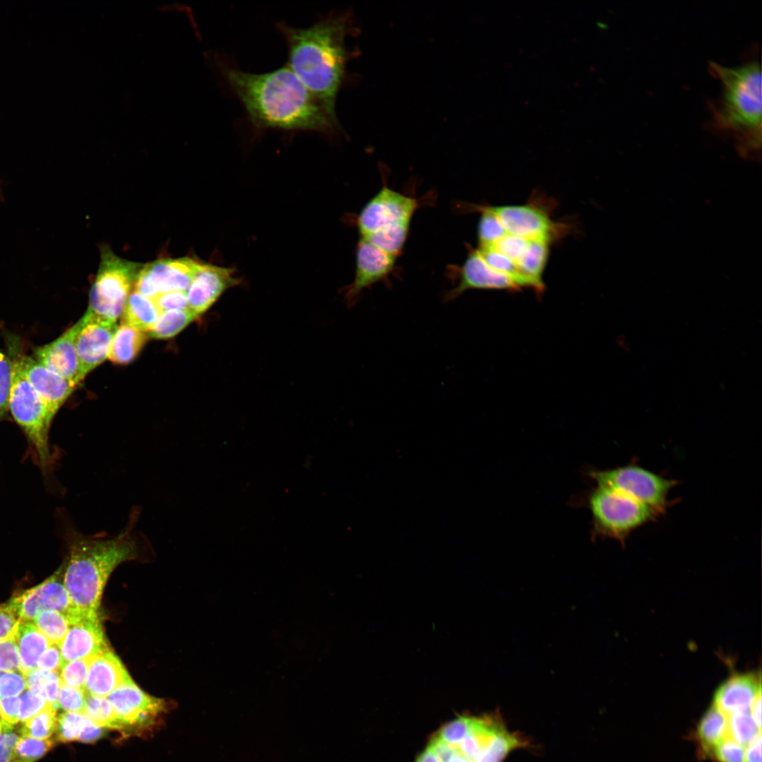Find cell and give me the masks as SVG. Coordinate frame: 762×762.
<instances>
[{"label": "cell", "mask_w": 762, "mask_h": 762, "mask_svg": "<svg viewBox=\"0 0 762 762\" xmlns=\"http://www.w3.org/2000/svg\"><path fill=\"white\" fill-rule=\"evenodd\" d=\"M240 281L233 268L200 260L186 291L188 309L200 316Z\"/></svg>", "instance_id": "obj_15"}, {"label": "cell", "mask_w": 762, "mask_h": 762, "mask_svg": "<svg viewBox=\"0 0 762 762\" xmlns=\"http://www.w3.org/2000/svg\"><path fill=\"white\" fill-rule=\"evenodd\" d=\"M761 733L749 710L727 715L728 736L742 746H746Z\"/></svg>", "instance_id": "obj_34"}, {"label": "cell", "mask_w": 762, "mask_h": 762, "mask_svg": "<svg viewBox=\"0 0 762 762\" xmlns=\"http://www.w3.org/2000/svg\"><path fill=\"white\" fill-rule=\"evenodd\" d=\"M16 629L17 628L7 637L0 640L1 672L20 671V658L16 638Z\"/></svg>", "instance_id": "obj_40"}, {"label": "cell", "mask_w": 762, "mask_h": 762, "mask_svg": "<svg viewBox=\"0 0 762 762\" xmlns=\"http://www.w3.org/2000/svg\"><path fill=\"white\" fill-rule=\"evenodd\" d=\"M160 314L151 298L133 290L129 294L123 309L121 325L147 332L155 324Z\"/></svg>", "instance_id": "obj_25"}, {"label": "cell", "mask_w": 762, "mask_h": 762, "mask_svg": "<svg viewBox=\"0 0 762 762\" xmlns=\"http://www.w3.org/2000/svg\"><path fill=\"white\" fill-rule=\"evenodd\" d=\"M0 194H1V190H0Z\"/></svg>", "instance_id": "obj_60"}, {"label": "cell", "mask_w": 762, "mask_h": 762, "mask_svg": "<svg viewBox=\"0 0 762 762\" xmlns=\"http://www.w3.org/2000/svg\"><path fill=\"white\" fill-rule=\"evenodd\" d=\"M512 734L498 713L472 717L470 729L455 747L471 762H500Z\"/></svg>", "instance_id": "obj_10"}, {"label": "cell", "mask_w": 762, "mask_h": 762, "mask_svg": "<svg viewBox=\"0 0 762 762\" xmlns=\"http://www.w3.org/2000/svg\"><path fill=\"white\" fill-rule=\"evenodd\" d=\"M593 521V537L623 543L629 535L658 515L646 505L612 488L596 485L586 497Z\"/></svg>", "instance_id": "obj_6"}, {"label": "cell", "mask_w": 762, "mask_h": 762, "mask_svg": "<svg viewBox=\"0 0 762 762\" xmlns=\"http://www.w3.org/2000/svg\"><path fill=\"white\" fill-rule=\"evenodd\" d=\"M415 762H440L433 749L428 747L418 756Z\"/></svg>", "instance_id": "obj_56"}, {"label": "cell", "mask_w": 762, "mask_h": 762, "mask_svg": "<svg viewBox=\"0 0 762 762\" xmlns=\"http://www.w3.org/2000/svg\"><path fill=\"white\" fill-rule=\"evenodd\" d=\"M32 387L55 416L76 385L29 356H16Z\"/></svg>", "instance_id": "obj_19"}, {"label": "cell", "mask_w": 762, "mask_h": 762, "mask_svg": "<svg viewBox=\"0 0 762 762\" xmlns=\"http://www.w3.org/2000/svg\"><path fill=\"white\" fill-rule=\"evenodd\" d=\"M446 762H471L467 758H466L456 748L453 754L447 759Z\"/></svg>", "instance_id": "obj_57"}, {"label": "cell", "mask_w": 762, "mask_h": 762, "mask_svg": "<svg viewBox=\"0 0 762 762\" xmlns=\"http://www.w3.org/2000/svg\"><path fill=\"white\" fill-rule=\"evenodd\" d=\"M56 710L52 705L21 723L20 736L47 739L55 733L57 724Z\"/></svg>", "instance_id": "obj_31"}, {"label": "cell", "mask_w": 762, "mask_h": 762, "mask_svg": "<svg viewBox=\"0 0 762 762\" xmlns=\"http://www.w3.org/2000/svg\"><path fill=\"white\" fill-rule=\"evenodd\" d=\"M519 288L509 276L491 268L476 249L469 253L459 271V283L447 294V299H454L472 289L517 290Z\"/></svg>", "instance_id": "obj_21"}, {"label": "cell", "mask_w": 762, "mask_h": 762, "mask_svg": "<svg viewBox=\"0 0 762 762\" xmlns=\"http://www.w3.org/2000/svg\"><path fill=\"white\" fill-rule=\"evenodd\" d=\"M200 261L183 257L151 262L140 269L134 290L150 298L167 292L186 291Z\"/></svg>", "instance_id": "obj_11"}, {"label": "cell", "mask_w": 762, "mask_h": 762, "mask_svg": "<svg viewBox=\"0 0 762 762\" xmlns=\"http://www.w3.org/2000/svg\"><path fill=\"white\" fill-rule=\"evenodd\" d=\"M86 693L84 689L61 684L57 704L64 711L84 714Z\"/></svg>", "instance_id": "obj_43"}, {"label": "cell", "mask_w": 762, "mask_h": 762, "mask_svg": "<svg viewBox=\"0 0 762 762\" xmlns=\"http://www.w3.org/2000/svg\"><path fill=\"white\" fill-rule=\"evenodd\" d=\"M472 717L461 716L445 724L435 736L452 747H456L468 733Z\"/></svg>", "instance_id": "obj_41"}, {"label": "cell", "mask_w": 762, "mask_h": 762, "mask_svg": "<svg viewBox=\"0 0 762 762\" xmlns=\"http://www.w3.org/2000/svg\"><path fill=\"white\" fill-rule=\"evenodd\" d=\"M20 704V696L0 698V715L4 722L11 726L19 722Z\"/></svg>", "instance_id": "obj_51"}, {"label": "cell", "mask_w": 762, "mask_h": 762, "mask_svg": "<svg viewBox=\"0 0 762 762\" xmlns=\"http://www.w3.org/2000/svg\"><path fill=\"white\" fill-rule=\"evenodd\" d=\"M13 360L0 349V420L8 410V399L13 380Z\"/></svg>", "instance_id": "obj_42"}, {"label": "cell", "mask_w": 762, "mask_h": 762, "mask_svg": "<svg viewBox=\"0 0 762 762\" xmlns=\"http://www.w3.org/2000/svg\"><path fill=\"white\" fill-rule=\"evenodd\" d=\"M64 566L42 583L10 600L9 605L21 620L33 621L47 610L59 612L68 619L72 607L64 583Z\"/></svg>", "instance_id": "obj_12"}, {"label": "cell", "mask_w": 762, "mask_h": 762, "mask_svg": "<svg viewBox=\"0 0 762 762\" xmlns=\"http://www.w3.org/2000/svg\"><path fill=\"white\" fill-rule=\"evenodd\" d=\"M16 638L20 658V672L25 675L37 668L40 657L51 644L32 621L20 619Z\"/></svg>", "instance_id": "obj_24"}, {"label": "cell", "mask_w": 762, "mask_h": 762, "mask_svg": "<svg viewBox=\"0 0 762 762\" xmlns=\"http://www.w3.org/2000/svg\"><path fill=\"white\" fill-rule=\"evenodd\" d=\"M64 664L59 646L51 645L40 657L37 668L44 671L58 672Z\"/></svg>", "instance_id": "obj_50"}, {"label": "cell", "mask_w": 762, "mask_h": 762, "mask_svg": "<svg viewBox=\"0 0 762 762\" xmlns=\"http://www.w3.org/2000/svg\"><path fill=\"white\" fill-rule=\"evenodd\" d=\"M25 676L27 689L44 698L49 704L57 709L61 685L59 673L35 668Z\"/></svg>", "instance_id": "obj_30"}, {"label": "cell", "mask_w": 762, "mask_h": 762, "mask_svg": "<svg viewBox=\"0 0 762 762\" xmlns=\"http://www.w3.org/2000/svg\"><path fill=\"white\" fill-rule=\"evenodd\" d=\"M548 238L531 239L517 266L537 291L543 289L542 274L548 255Z\"/></svg>", "instance_id": "obj_27"}, {"label": "cell", "mask_w": 762, "mask_h": 762, "mask_svg": "<svg viewBox=\"0 0 762 762\" xmlns=\"http://www.w3.org/2000/svg\"><path fill=\"white\" fill-rule=\"evenodd\" d=\"M19 722H23L37 714L49 704L42 696L27 689L20 696Z\"/></svg>", "instance_id": "obj_47"}, {"label": "cell", "mask_w": 762, "mask_h": 762, "mask_svg": "<svg viewBox=\"0 0 762 762\" xmlns=\"http://www.w3.org/2000/svg\"><path fill=\"white\" fill-rule=\"evenodd\" d=\"M13 728L14 726L3 722L0 732V762H15L14 749L19 736Z\"/></svg>", "instance_id": "obj_49"}, {"label": "cell", "mask_w": 762, "mask_h": 762, "mask_svg": "<svg viewBox=\"0 0 762 762\" xmlns=\"http://www.w3.org/2000/svg\"><path fill=\"white\" fill-rule=\"evenodd\" d=\"M277 26L287 45L286 65L328 114L337 119L335 103L349 56L345 41L352 28L350 18L326 17L306 28L284 23Z\"/></svg>", "instance_id": "obj_3"}, {"label": "cell", "mask_w": 762, "mask_h": 762, "mask_svg": "<svg viewBox=\"0 0 762 762\" xmlns=\"http://www.w3.org/2000/svg\"><path fill=\"white\" fill-rule=\"evenodd\" d=\"M1 673H2V672L0 671V675H1Z\"/></svg>", "instance_id": "obj_59"}, {"label": "cell", "mask_w": 762, "mask_h": 762, "mask_svg": "<svg viewBox=\"0 0 762 762\" xmlns=\"http://www.w3.org/2000/svg\"><path fill=\"white\" fill-rule=\"evenodd\" d=\"M76 337L75 346L80 380L107 358L116 322L86 311Z\"/></svg>", "instance_id": "obj_14"}, {"label": "cell", "mask_w": 762, "mask_h": 762, "mask_svg": "<svg viewBox=\"0 0 762 762\" xmlns=\"http://www.w3.org/2000/svg\"><path fill=\"white\" fill-rule=\"evenodd\" d=\"M147 338L145 332L121 325L111 340L107 358L116 364H127L138 356Z\"/></svg>", "instance_id": "obj_26"}, {"label": "cell", "mask_w": 762, "mask_h": 762, "mask_svg": "<svg viewBox=\"0 0 762 762\" xmlns=\"http://www.w3.org/2000/svg\"><path fill=\"white\" fill-rule=\"evenodd\" d=\"M219 67L255 130L332 133L337 128V119L287 65L265 73L245 72L226 63Z\"/></svg>", "instance_id": "obj_1"}, {"label": "cell", "mask_w": 762, "mask_h": 762, "mask_svg": "<svg viewBox=\"0 0 762 762\" xmlns=\"http://www.w3.org/2000/svg\"><path fill=\"white\" fill-rule=\"evenodd\" d=\"M81 318L61 335L34 350V358L75 385L80 383L75 341Z\"/></svg>", "instance_id": "obj_18"}, {"label": "cell", "mask_w": 762, "mask_h": 762, "mask_svg": "<svg viewBox=\"0 0 762 762\" xmlns=\"http://www.w3.org/2000/svg\"><path fill=\"white\" fill-rule=\"evenodd\" d=\"M54 745L52 739H39L19 736L14 749L15 762H35Z\"/></svg>", "instance_id": "obj_36"}, {"label": "cell", "mask_w": 762, "mask_h": 762, "mask_svg": "<svg viewBox=\"0 0 762 762\" xmlns=\"http://www.w3.org/2000/svg\"><path fill=\"white\" fill-rule=\"evenodd\" d=\"M528 241L524 238L507 234L489 248L495 249L517 265L527 248Z\"/></svg>", "instance_id": "obj_44"}, {"label": "cell", "mask_w": 762, "mask_h": 762, "mask_svg": "<svg viewBox=\"0 0 762 762\" xmlns=\"http://www.w3.org/2000/svg\"><path fill=\"white\" fill-rule=\"evenodd\" d=\"M476 209L481 212L478 228L479 248L491 247L507 233L493 214L481 206Z\"/></svg>", "instance_id": "obj_38"}, {"label": "cell", "mask_w": 762, "mask_h": 762, "mask_svg": "<svg viewBox=\"0 0 762 762\" xmlns=\"http://www.w3.org/2000/svg\"><path fill=\"white\" fill-rule=\"evenodd\" d=\"M744 747L728 735L718 743L709 756L720 762H743Z\"/></svg>", "instance_id": "obj_45"}, {"label": "cell", "mask_w": 762, "mask_h": 762, "mask_svg": "<svg viewBox=\"0 0 762 762\" xmlns=\"http://www.w3.org/2000/svg\"><path fill=\"white\" fill-rule=\"evenodd\" d=\"M397 257L360 238L356 248V273L346 289V298L353 302L366 288L387 277L393 270Z\"/></svg>", "instance_id": "obj_16"}, {"label": "cell", "mask_w": 762, "mask_h": 762, "mask_svg": "<svg viewBox=\"0 0 762 762\" xmlns=\"http://www.w3.org/2000/svg\"><path fill=\"white\" fill-rule=\"evenodd\" d=\"M493 214L506 232L527 240L550 238L554 224L540 209L531 205L481 206Z\"/></svg>", "instance_id": "obj_17"}, {"label": "cell", "mask_w": 762, "mask_h": 762, "mask_svg": "<svg viewBox=\"0 0 762 762\" xmlns=\"http://www.w3.org/2000/svg\"><path fill=\"white\" fill-rule=\"evenodd\" d=\"M91 659H78L65 663L59 673L61 684L84 689Z\"/></svg>", "instance_id": "obj_39"}, {"label": "cell", "mask_w": 762, "mask_h": 762, "mask_svg": "<svg viewBox=\"0 0 762 762\" xmlns=\"http://www.w3.org/2000/svg\"><path fill=\"white\" fill-rule=\"evenodd\" d=\"M749 710L756 725L761 728V694L756 697Z\"/></svg>", "instance_id": "obj_55"}, {"label": "cell", "mask_w": 762, "mask_h": 762, "mask_svg": "<svg viewBox=\"0 0 762 762\" xmlns=\"http://www.w3.org/2000/svg\"><path fill=\"white\" fill-rule=\"evenodd\" d=\"M746 746L743 762H761V733Z\"/></svg>", "instance_id": "obj_54"}, {"label": "cell", "mask_w": 762, "mask_h": 762, "mask_svg": "<svg viewBox=\"0 0 762 762\" xmlns=\"http://www.w3.org/2000/svg\"><path fill=\"white\" fill-rule=\"evenodd\" d=\"M727 735V715L713 704L697 727L696 737L701 749L710 755L713 748Z\"/></svg>", "instance_id": "obj_28"}, {"label": "cell", "mask_w": 762, "mask_h": 762, "mask_svg": "<svg viewBox=\"0 0 762 762\" xmlns=\"http://www.w3.org/2000/svg\"><path fill=\"white\" fill-rule=\"evenodd\" d=\"M88 718L83 713L65 711L57 716L56 741L67 743L78 741Z\"/></svg>", "instance_id": "obj_37"}, {"label": "cell", "mask_w": 762, "mask_h": 762, "mask_svg": "<svg viewBox=\"0 0 762 762\" xmlns=\"http://www.w3.org/2000/svg\"><path fill=\"white\" fill-rule=\"evenodd\" d=\"M2 726H3V721H2V719H1V715H0V732H1V729H2Z\"/></svg>", "instance_id": "obj_58"}, {"label": "cell", "mask_w": 762, "mask_h": 762, "mask_svg": "<svg viewBox=\"0 0 762 762\" xmlns=\"http://www.w3.org/2000/svg\"><path fill=\"white\" fill-rule=\"evenodd\" d=\"M151 299L160 313L173 310L188 309L186 291L164 293Z\"/></svg>", "instance_id": "obj_48"}, {"label": "cell", "mask_w": 762, "mask_h": 762, "mask_svg": "<svg viewBox=\"0 0 762 762\" xmlns=\"http://www.w3.org/2000/svg\"><path fill=\"white\" fill-rule=\"evenodd\" d=\"M59 648L64 663L92 658L110 650L99 617L71 624Z\"/></svg>", "instance_id": "obj_20"}, {"label": "cell", "mask_w": 762, "mask_h": 762, "mask_svg": "<svg viewBox=\"0 0 762 762\" xmlns=\"http://www.w3.org/2000/svg\"><path fill=\"white\" fill-rule=\"evenodd\" d=\"M32 622L51 645L58 646L64 640L70 627L67 617L54 610L41 612Z\"/></svg>", "instance_id": "obj_33"}, {"label": "cell", "mask_w": 762, "mask_h": 762, "mask_svg": "<svg viewBox=\"0 0 762 762\" xmlns=\"http://www.w3.org/2000/svg\"><path fill=\"white\" fill-rule=\"evenodd\" d=\"M418 207L416 199L383 186L358 215L361 238L397 257Z\"/></svg>", "instance_id": "obj_5"}, {"label": "cell", "mask_w": 762, "mask_h": 762, "mask_svg": "<svg viewBox=\"0 0 762 762\" xmlns=\"http://www.w3.org/2000/svg\"><path fill=\"white\" fill-rule=\"evenodd\" d=\"M198 316L189 309L173 310L162 313L153 327L147 332L150 337L168 339L182 331Z\"/></svg>", "instance_id": "obj_29"}, {"label": "cell", "mask_w": 762, "mask_h": 762, "mask_svg": "<svg viewBox=\"0 0 762 762\" xmlns=\"http://www.w3.org/2000/svg\"><path fill=\"white\" fill-rule=\"evenodd\" d=\"M143 266L121 258L110 248L103 246L99 266L90 291L87 311L116 322Z\"/></svg>", "instance_id": "obj_8"}, {"label": "cell", "mask_w": 762, "mask_h": 762, "mask_svg": "<svg viewBox=\"0 0 762 762\" xmlns=\"http://www.w3.org/2000/svg\"><path fill=\"white\" fill-rule=\"evenodd\" d=\"M84 714L103 728L123 731L122 725L107 697L86 694Z\"/></svg>", "instance_id": "obj_32"}, {"label": "cell", "mask_w": 762, "mask_h": 762, "mask_svg": "<svg viewBox=\"0 0 762 762\" xmlns=\"http://www.w3.org/2000/svg\"><path fill=\"white\" fill-rule=\"evenodd\" d=\"M761 694V676L756 672L730 677L716 690L714 703L726 715L748 710Z\"/></svg>", "instance_id": "obj_22"}, {"label": "cell", "mask_w": 762, "mask_h": 762, "mask_svg": "<svg viewBox=\"0 0 762 762\" xmlns=\"http://www.w3.org/2000/svg\"><path fill=\"white\" fill-rule=\"evenodd\" d=\"M25 689V676L21 672H5L0 675V698L19 696Z\"/></svg>", "instance_id": "obj_46"}, {"label": "cell", "mask_w": 762, "mask_h": 762, "mask_svg": "<svg viewBox=\"0 0 762 762\" xmlns=\"http://www.w3.org/2000/svg\"><path fill=\"white\" fill-rule=\"evenodd\" d=\"M12 360L8 409L34 447L41 469L46 472L52 464L48 437L54 416L25 377L16 357Z\"/></svg>", "instance_id": "obj_7"}, {"label": "cell", "mask_w": 762, "mask_h": 762, "mask_svg": "<svg viewBox=\"0 0 762 762\" xmlns=\"http://www.w3.org/2000/svg\"><path fill=\"white\" fill-rule=\"evenodd\" d=\"M588 475L596 485L620 492L658 514L665 512L668 493L677 483L632 464L607 470H591Z\"/></svg>", "instance_id": "obj_9"}, {"label": "cell", "mask_w": 762, "mask_h": 762, "mask_svg": "<svg viewBox=\"0 0 762 762\" xmlns=\"http://www.w3.org/2000/svg\"><path fill=\"white\" fill-rule=\"evenodd\" d=\"M104 729L88 718L78 741L84 743H92L101 738L104 734Z\"/></svg>", "instance_id": "obj_53"}, {"label": "cell", "mask_w": 762, "mask_h": 762, "mask_svg": "<svg viewBox=\"0 0 762 762\" xmlns=\"http://www.w3.org/2000/svg\"><path fill=\"white\" fill-rule=\"evenodd\" d=\"M132 681L119 658L108 650L92 658L84 690L86 694L107 697L119 687Z\"/></svg>", "instance_id": "obj_23"}, {"label": "cell", "mask_w": 762, "mask_h": 762, "mask_svg": "<svg viewBox=\"0 0 762 762\" xmlns=\"http://www.w3.org/2000/svg\"><path fill=\"white\" fill-rule=\"evenodd\" d=\"M138 516L135 509L127 526L113 537L87 536L74 529L68 531L69 555L64 565V583L72 607L70 625L99 617L102 595L109 576L122 562L138 557L141 536L134 529Z\"/></svg>", "instance_id": "obj_2"}, {"label": "cell", "mask_w": 762, "mask_h": 762, "mask_svg": "<svg viewBox=\"0 0 762 762\" xmlns=\"http://www.w3.org/2000/svg\"><path fill=\"white\" fill-rule=\"evenodd\" d=\"M713 75L722 83V93L710 103V128L732 135L744 154L760 149L761 143V71L752 60L735 67L709 62Z\"/></svg>", "instance_id": "obj_4"}, {"label": "cell", "mask_w": 762, "mask_h": 762, "mask_svg": "<svg viewBox=\"0 0 762 762\" xmlns=\"http://www.w3.org/2000/svg\"><path fill=\"white\" fill-rule=\"evenodd\" d=\"M477 250L491 268L509 276L520 288H533L531 282L520 272L516 263L513 260L492 248H478Z\"/></svg>", "instance_id": "obj_35"}, {"label": "cell", "mask_w": 762, "mask_h": 762, "mask_svg": "<svg viewBox=\"0 0 762 762\" xmlns=\"http://www.w3.org/2000/svg\"><path fill=\"white\" fill-rule=\"evenodd\" d=\"M20 620L9 603L0 605V640L10 635L17 628Z\"/></svg>", "instance_id": "obj_52"}, {"label": "cell", "mask_w": 762, "mask_h": 762, "mask_svg": "<svg viewBox=\"0 0 762 762\" xmlns=\"http://www.w3.org/2000/svg\"><path fill=\"white\" fill-rule=\"evenodd\" d=\"M107 698L123 731L148 727L166 707L164 700L147 694L133 680L114 689Z\"/></svg>", "instance_id": "obj_13"}]
</instances>
